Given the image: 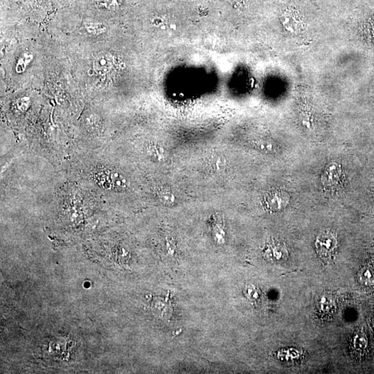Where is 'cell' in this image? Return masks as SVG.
Segmentation results:
<instances>
[{
	"label": "cell",
	"mask_w": 374,
	"mask_h": 374,
	"mask_svg": "<svg viewBox=\"0 0 374 374\" xmlns=\"http://www.w3.org/2000/svg\"><path fill=\"white\" fill-rule=\"evenodd\" d=\"M17 105L20 110L25 111L30 105V98L27 97H22L18 99Z\"/></svg>",
	"instance_id": "cell-17"
},
{
	"label": "cell",
	"mask_w": 374,
	"mask_h": 374,
	"mask_svg": "<svg viewBox=\"0 0 374 374\" xmlns=\"http://www.w3.org/2000/svg\"><path fill=\"white\" fill-rule=\"evenodd\" d=\"M208 165L214 172L220 173L226 167V160L220 155L213 154L209 158Z\"/></svg>",
	"instance_id": "cell-8"
},
{
	"label": "cell",
	"mask_w": 374,
	"mask_h": 374,
	"mask_svg": "<svg viewBox=\"0 0 374 374\" xmlns=\"http://www.w3.org/2000/svg\"><path fill=\"white\" fill-rule=\"evenodd\" d=\"M288 202L289 196L285 192H273L265 196L264 203L266 208L275 212L285 208Z\"/></svg>",
	"instance_id": "cell-3"
},
{
	"label": "cell",
	"mask_w": 374,
	"mask_h": 374,
	"mask_svg": "<svg viewBox=\"0 0 374 374\" xmlns=\"http://www.w3.org/2000/svg\"><path fill=\"white\" fill-rule=\"evenodd\" d=\"M33 59V55L31 53H24L18 61L16 70L18 73H22L25 71L26 67L30 63Z\"/></svg>",
	"instance_id": "cell-10"
},
{
	"label": "cell",
	"mask_w": 374,
	"mask_h": 374,
	"mask_svg": "<svg viewBox=\"0 0 374 374\" xmlns=\"http://www.w3.org/2000/svg\"><path fill=\"white\" fill-rule=\"evenodd\" d=\"M230 1V3H234V4H240L243 0H227Z\"/></svg>",
	"instance_id": "cell-18"
},
{
	"label": "cell",
	"mask_w": 374,
	"mask_h": 374,
	"mask_svg": "<svg viewBox=\"0 0 374 374\" xmlns=\"http://www.w3.org/2000/svg\"><path fill=\"white\" fill-rule=\"evenodd\" d=\"M123 0H97V3L100 7L109 10H115L121 6Z\"/></svg>",
	"instance_id": "cell-13"
},
{
	"label": "cell",
	"mask_w": 374,
	"mask_h": 374,
	"mask_svg": "<svg viewBox=\"0 0 374 374\" xmlns=\"http://www.w3.org/2000/svg\"><path fill=\"white\" fill-rule=\"evenodd\" d=\"M282 18L283 24L286 26L288 30L294 31L299 29L301 26L300 18L294 11H286Z\"/></svg>",
	"instance_id": "cell-7"
},
{
	"label": "cell",
	"mask_w": 374,
	"mask_h": 374,
	"mask_svg": "<svg viewBox=\"0 0 374 374\" xmlns=\"http://www.w3.org/2000/svg\"><path fill=\"white\" fill-rule=\"evenodd\" d=\"M146 152L148 157L158 162L165 160L167 156L166 150L155 143H151L147 145L146 147Z\"/></svg>",
	"instance_id": "cell-6"
},
{
	"label": "cell",
	"mask_w": 374,
	"mask_h": 374,
	"mask_svg": "<svg viewBox=\"0 0 374 374\" xmlns=\"http://www.w3.org/2000/svg\"><path fill=\"white\" fill-rule=\"evenodd\" d=\"M337 245L335 235L331 232H323L317 236L315 247L318 253L322 256H329L334 251Z\"/></svg>",
	"instance_id": "cell-2"
},
{
	"label": "cell",
	"mask_w": 374,
	"mask_h": 374,
	"mask_svg": "<svg viewBox=\"0 0 374 374\" xmlns=\"http://www.w3.org/2000/svg\"><path fill=\"white\" fill-rule=\"evenodd\" d=\"M268 251L271 254L272 256L277 260L283 259V258L287 256L288 255V252L286 248L279 244L272 245Z\"/></svg>",
	"instance_id": "cell-11"
},
{
	"label": "cell",
	"mask_w": 374,
	"mask_h": 374,
	"mask_svg": "<svg viewBox=\"0 0 374 374\" xmlns=\"http://www.w3.org/2000/svg\"><path fill=\"white\" fill-rule=\"evenodd\" d=\"M114 57L110 53L103 52L98 54L94 60V70L100 75L108 74L113 68Z\"/></svg>",
	"instance_id": "cell-4"
},
{
	"label": "cell",
	"mask_w": 374,
	"mask_h": 374,
	"mask_svg": "<svg viewBox=\"0 0 374 374\" xmlns=\"http://www.w3.org/2000/svg\"><path fill=\"white\" fill-rule=\"evenodd\" d=\"M245 295L250 300H257L259 299L261 292L254 285H248L245 289Z\"/></svg>",
	"instance_id": "cell-14"
},
{
	"label": "cell",
	"mask_w": 374,
	"mask_h": 374,
	"mask_svg": "<svg viewBox=\"0 0 374 374\" xmlns=\"http://www.w3.org/2000/svg\"><path fill=\"white\" fill-rule=\"evenodd\" d=\"M157 196L159 200L165 205H174L177 200L176 194L169 188H160L158 190Z\"/></svg>",
	"instance_id": "cell-9"
},
{
	"label": "cell",
	"mask_w": 374,
	"mask_h": 374,
	"mask_svg": "<svg viewBox=\"0 0 374 374\" xmlns=\"http://www.w3.org/2000/svg\"><path fill=\"white\" fill-rule=\"evenodd\" d=\"M360 280L365 283H371L374 281V270L372 268H366L360 275Z\"/></svg>",
	"instance_id": "cell-15"
},
{
	"label": "cell",
	"mask_w": 374,
	"mask_h": 374,
	"mask_svg": "<svg viewBox=\"0 0 374 374\" xmlns=\"http://www.w3.org/2000/svg\"><path fill=\"white\" fill-rule=\"evenodd\" d=\"M255 144L256 148H258V149L264 153H271L274 152L276 150V148L275 147L273 143L268 141V140H257V141H255Z\"/></svg>",
	"instance_id": "cell-12"
},
{
	"label": "cell",
	"mask_w": 374,
	"mask_h": 374,
	"mask_svg": "<svg viewBox=\"0 0 374 374\" xmlns=\"http://www.w3.org/2000/svg\"><path fill=\"white\" fill-rule=\"evenodd\" d=\"M95 178L98 185L108 190H125L128 187V180L123 175L108 169L97 170Z\"/></svg>",
	"instance_id": "cell-1"
},
{
	"label": "cell",
	"mask_w": 374,
	"mask_h": 374,
	"mask_svg": "<svg viewBox=\"0 0 374 374\" xmlns=\"http://www.w3.org/2000/svg\"><path fill=\"white\" fill-rule=\"evenodd\" d=\"M341 175H342V169L340 166L337 163H331L324 170L322 182L325 185H334L339 182Z\"/></svg>",
	"instance_id": "cell-5"
},
{
	"label": "cell",
	"mask_w": 374,
	"mask_h": 374,
	"mask_svg": "<svg viewBox=\"0 0 374 374\" xmlns=\"http://www.w3.org/2000/svg\"><path fill=\"white\" fill-rule=\"evenodd\" d=\"M354 347L357 350H363L367 346V337L362 334H358L354 338Z\"/></svg>",
	"instance_id": "cell-16"
}]
</instances>
